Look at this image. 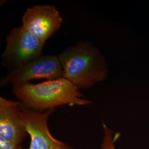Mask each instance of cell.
<instances>
[{"instance_id": "obj_1", "label": "cell", "mask_w": 149, "mask_h": 149, "mask_svg": "<svg viewBox=\"0 0 149 149\" xmlns=\"http://www.w3.org/2000/svg\"><path fill=\"white\" fill-rule=\"evenodd\" d=\"M13 93L25 108L44 112L61 106H84L92 103L79 88L64 77L33 84L13 85Z\"/></svg>"}, {"instance_id": "obj_2", "label": "cell", "mask_w": 149, "mask_h": 149, "mask_svg": "<svg viewBox=\"0 0 149 149\" xmlns=\"http://www.w3.org/2000/svg\"><path fill=\"white\" fill-rule=\"evenodd\" d=\"M58 58L64 78L79 89L92 87L107 76L104 56L89 42H81L65 49Z\"/></svg>"}, {"instance_id": "obj_3", "label": "cell", "mask_w": 149, "mask_h": 149, "mask_svg": "<svg viewBox=\"0 0 149 149\" xmlns=\"http://www.w3.org/2000/svg\"><path fill=\"white\" fill-rule=\"evenodd\" d=\"M45 43L21 26L11 30L6 37L2 64L12 70L43 54Z\"/></svg>"}, {"instance_id": "obj_4", "label": "cell", "mask_w": 149, "mask_h": 149, "mask_svg": "<svg viewBox=\"0 0 149 149\" xmlns=\"http://www.w3.org/2000/svg\"><path fill=\"white\" fill-rule=\"evenodd\" d=\"M64 77L58 56L42 54L26 64L10 70L0 81L1 87L29 82L35 79L54 80Z\"/></svg>"}, {"instance_id": "obj_5", "label": "cell", "mask_w": 149, "mask_h": 149, "mask_svg": "<svg viewBox=\"0 0 149 149\" xmlns=\"http://www.w3.org/2000/svg\"><path fill=\"white\" fill-rule=\"evenodd\" d=\"M21 102L0 97V149H23L28 134L21 119Z\"/></svg>"}, {"instance_id": "obj_6", "label": "cell", "mask_w": 149, "mask_h": 149, "mask_svg": "<svg viewBox=\"0 0 149 149\" xmlns=\"http://www.w3.org/2000/svg\"><path fill=\"white\" fill-rule=\"evenodd\" d=\"M53 111L37 112L22 106V121L31 138L28 149H75L55 138L51 133L48 120Z\"/></svg>"}, {"instance_id": "obj_7", "label": "cell", "mask_w": 149, "mask_h": 149, "mask_svg": "<svg viewBox=\"0 0 149 149\" xmlns=\"http://www.w3.org/2000/svg\"><path fill=\"white\" fill-rule=\"evenodd\" d=\"M22 21L25 29L46 43L60 29L63 19L53 6L41 5L28 8Z\"/></svg>"}, {"instance_id": "obj_8", "label": "cell", "mask_w": 149, "mask_h": 149, "mask_svg": "<svg viewBox=\"0 0 149 149\" xmlns=\"http://www.w3.org/2000/svg\"><path fill=\"white\" fill-rule=\"evenodd\" d=\"M103 137L100 149H117L115 143L120 136L119 133H114L107 126L105 123H103Z\"/></svg>"}]
</instances>
